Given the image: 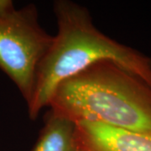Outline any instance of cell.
<instances>
[{"instance_id": "6da1fadb", "label": "cell", "mask_w": 151, "mask_h": 151, "mask_svg": "<svg viewBox=\"0 0 151 151\" xmlns=\"http://www.w3.org/2000/svg\"><path fill=\"white\" fill-rule=\"evenodd\" d=\"M57 34L38 66L35 85L28 103L29 119L48 106L61 81L101 60H112L151 85V58L101 32L85 7L68 0L54 3Z\"/></svg>"}, {"instance_id": "7a4b0ae2", "label": "cell", "mask_w": 151, "mask_h": 151, "mask_svg": "<svg viewBox=\"0 0 151 151\" xmlns=\"http://www.w3.org/2000/svg\"><path fill=\"white\" fill-rule=\"evenodd\" d=\"M47 107L75 124L100 123L151 136V85L112 60L61 81Z\"/></svg>"}, {"instance_id": "3957f363", "label": "cell", "mask_w": 151, "mask_h": 151, "mask_svg": "<svg viewBox=\"0 0 151 151\" xmlns=\"http://www.w3.org/2000/svg\"><path fill=\"white\" fill-rule=\"evenodd\" d=\"M29 4L0 14V68L14 82L27 104L31 100L38 66L53 43Z\"/></svg>"}, {"instance_id": "277c9868", "label": "cell", "mask_w": 151, "mask_h": 151, "mask_svg": "<svg viewBox=\"0 0 151 151\" xmlns=\"http://www.w3.org/2000/svg\"><path fill=\"white\" fill-rule=\"evenodd\" d=\"M76 151H151V136L100 123H76Z\"/></svg>"}, {"instance_id": "5b68a950", "label": "cell", "mask_w": 151, "mask_h": 151, "mask_svg": "<svg viewBox=\"0 0 151 151\" xmlns=\"http://www.w3.org/2000/svg\"><path fill=\"white\" fill-rule=\"evenodd\" d=\"M76 124L50 111L32 151H76Z\"/></svg>"}, {"instance_id": "8992f818", "label": "cell", "mask_w": 151, "mask_h": 151, "mask_svg": "<svg viewBox=\"0 0 151 151\" xmlns=\"http://www.w3.org/2000/svg\"><path fill=\"white\" fill-rule=\"evenodd\" d=\"M14 8V4L10 0H0V14L6 11Z\"/></svg>"}]
</instances>
